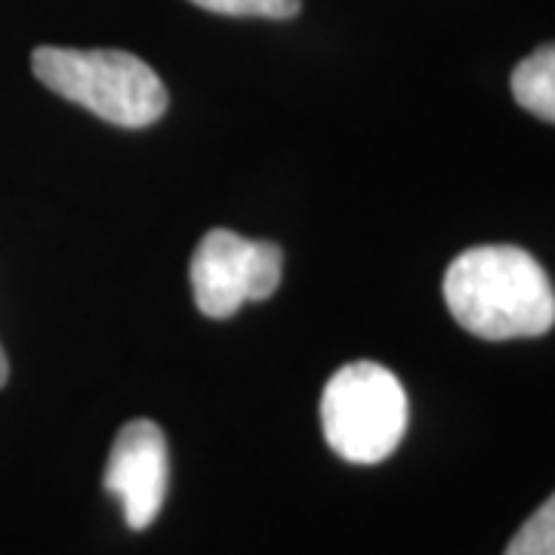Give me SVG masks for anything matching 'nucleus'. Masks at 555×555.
Segmentation results:
<instances>
[{
    "label": "nucleus",
    "mask_w": 555,
    "mask_h": 555,
    "mask_svg": "<svg viewBox=\"0 0 555 555\" xmlns=\"http://www.w3.org/2000/svg\"><path fill=\"white\" fill-rule=\"evenodd\" d=\"M444 302L473 337H543L555 324V291L546 269L513 244L469 247L444 272Z\"/></svg>",
    "instance_id": "obj_1"
},
{
    "label": "nucleus",
    "mask_w": 555,
    "mask_h": 555,
    "mask_svg": "<svg viewBox=\"0 0 555 555\" xmlns=\"http://www.w3.org/2000/svg\"><path fill=\"white\" fill-rule=\"evenodd\" d=\"M31 72L56 96L127 130L160 120L170 102L155 68L124 50L38 47L31 53Z\"/></svg>",
    "instance_id": "obj_2"
},
{
    "label": "nucleus",
    "mask_w": 555,
    "mask_h": 555,
    "mask_svg": "<svg viewBox=\"0 0 555 555\" xmlns=\"http://www.w3.org/2000/svg\"><path fill=\"white\" fill-rule=\"evenodd\" d=\"M321 429L331 451L358 466L392 456L408 433L401 379L377 361H352L321 392Z\"/></svg>",
    "instance_id": "obj_3"
},
{
    "label": "nucleus",
    "mask_w": 555,
    "mask_h": 555,
    "mask_svg": "<svg viewBox=\"0 0 555 555\" xmlns=\"http://www.w3.org/2000/svg\"><path fill=\"white\" fill-rule=\"evenodd\" d=\"M284 254L272 241L241 238L214 229L198 241L189 266L192 294L201 315L232 318L244 302L269 299L281 287Z\"/></svg>",
    "instance_id": "obj_4"
},
{
    "label": "nucleus",
    "mask_w": 555,
    "mask_h": 555,
    "mask_svg": "<svg viewBox=\"0 0 555 555\" xmlns=\"http://www.w3.org/2000/svg\"><path fill=\"white\" fill-rule=\"evenodd\" d=\"M102 485L124 506V521L133 531L155 525L170 488V451L158 423L130 420L120 426L105 463Z\"/></svg>",
    "instance_id": "obj_5"
},
{
    "label": "nucleus",
    "mask_w": 555,
    "mask_h": 555,
    "mask_svg": "<svg viewBox=\"0 0 555 555\" xmlns=\"http://www.w3.org/2000/svg\"><path fill=\"white\" fill-rule=\"evenodd\" d=\"M513 96L534 118L555 124V43L537 47L513 72Z\"/></svg>",
    "instance_id": "obj_6"
},
{
    "label": "nucleus",
    "mask_w": 555,
    "mask_h": 555,
    "mask_svg": "<svg viewBox=\"0 0 555 555\" xmlns=\"http://www.w3.org/2000/svg\"><path fill=\"white\" fill-rule=\"evenodd\" d=\"M503 555H555V494L518 528Z\"/></svg>",
    "instance_id": "obj_7"
},
{
    "label": "nucleus",
    "mask_w": 555,
    "mask_h": 555,
    "mask_svg": "<svg viewBox=\"0 0 555 555\" xmlns=\"http://www.w3.org/2000/svg\"><path fill=\"white\" fill-rule=\"evenodd\" d=\"M195 7L219 16H259V20H291L299 13V0H192Z\"/></svg>",
    "instance_id": "obj_8"
},
{
    "label": "nucleus",
    "mask_w": 555,
    "mask_h": 555,
    "mask_svg": "<svg viewBox=\"0 0 555 555\" xmlns=\"http://www.w3.org/2000/svg\"><path fill=\"white\" fill-rule=\"evenodd\" d=\"M10 377V361H7V352H3V346H0V386L7 383Z\"/></svg>",
    "instance_id": "obj_9"
}]
</instances>
